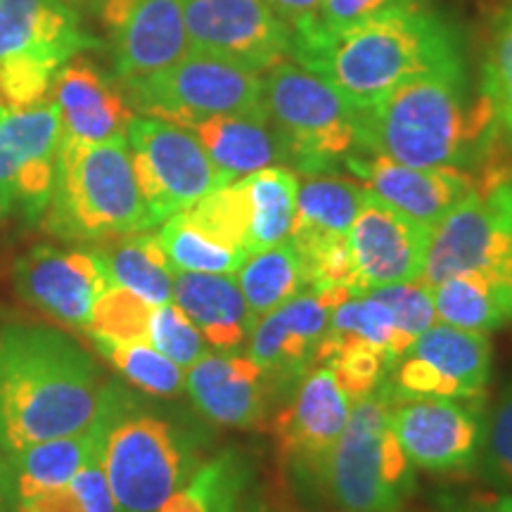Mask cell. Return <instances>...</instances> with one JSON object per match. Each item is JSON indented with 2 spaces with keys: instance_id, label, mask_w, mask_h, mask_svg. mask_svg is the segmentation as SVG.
Returning a JSON list of instances; mask_svg holds the SVG:
<instances>
[{
  "instance_id": "6da1fadb",
  "label": "cell",
  "mask_w": 512,
  "mask_h": 512,
  "mask_svg": "<svg viewBox=\"0 0 512 512\" xmlns=\"http://www.w3.org/2000/svg\"><path fill=\"white\" fill-rule=\"evenodd\" d=\"M356 114L361 155L408 166L477 171L501 147L494 107L465 57L415 76Z\"/></svg>"
},
{
  "instance_id": "7a4b0ae2",
  "label": "cell",
  "mask_w": 512,
  "mask_h": 512,
  "mask_svg": "<svg viewBox=\"0 0 512 512\" xmlns=\"http://www.w3.org/2000/svg\"><path fill=\"white\" fill-rule=\"evenodd\" d=\"M460 57L458 29L422 0L347 27H318L311 19L292 27L290 60L332 83L354 110Z\"/></svg>"
},
{
  "instance_id": "3957f363",
  "label": "cell",
  "mask_w": 512,
  "mask_h": 512,
  "mask_svg": "<svg viewBox=\"0 0 512 512\" xmlns=\"http://www.w3.org/2000/svg\"><path fill=\"white\" fill-rule=\"evenodd\" d=\"M105 387L93 356L72 337L31 320H0L3 456L88 430Z\"/></svg>"
},
{
  "instance_id": "277c9868",
  "label": "cell",
  "mask_w": 512,
  "mask_h": 512,
  "mask_svg": "<svg viewBox=\"0 0 512 512\" xmlns=\"http://www.w3.org/2000/svg\"><path fill=\"white\" fill-rule=\"evenodd\" d=\"M100 411V465L117 512H157L202 465L197 434L150 411L121 384H107Z\"/></svg>"
},
{
  "instance_id": "5b68a950",
  "label": "cell",
  "mask_w": 512,
  "mask_h": 512,
  "mask_svg": "<svg viewBox=\"0 0 512 512\" xmlns=\"http://www.w3.org/2000/svg\"><path fill=\"white\" fill-rule=\"evenodd\" d=\"M41 226L67 242H105L152 230L126 138L62 140L55 185Z\"/></svg>"
},
{
  "instance_id": "8992f818",
  "label": "cell",
  "mask_w": 512,
  "mask_h": 512,
  "mask_svg": "<svg viewBox=\"0 0 512 512\" xmlns=\"http://www.w3.org/2000/svg\"><path fill=\"white\" fill-rule=\"evenodd\" d=\"M477 273L501 294L512 316V166L489 159L475 188L432 228L422 285Z\"/></svg>"
},
{
  "instance_id": "52a82bcc",
  "label": "cell",
  "mask_w": 512,
  "mask_h": 512,
  "mask_svg": "<svg viewBox=\"0 0 512 512\" xmlns=\"http://www.w3.org/2000/svg\"><path fill=\"white\" fill-rule=\"evenodd\" d=\"M266 114L297 174H335L361 155L358 114L332 83L285 60L264 74Z\"/></svg>"
},
{
  "instance_id": "ba28073f",
  "label": "cell",
  "mask_w": 512,
  "mask_h": 512,
  "mask_svg": "<svg viewBox=\"0 0 512 512\" xmlns=\"http://www.w3.org/2000/svg\"><path fill=\"white\" fill-rule=\"evenodd\" d=\"M384 384L351 406L325 472V496L339 512H401L415 491V467L389 425Z\"/></svg>"
},
{
  "instance_id": "9c48e42d",
  "label": "cell",
  "mask_w": 512,
  "mask_h": 512,
  "mask_svg": "<svg viewBox=\"0 0 512 512\" xmlns=\"http://www.w3.org/2000/svg\"><path fill=\"white\" fill-rule=\"evenodd\" d=\"M95 46L64 0H0V107L43 102L64 64Z\"/></svg>"
},
{
  "instance_id": "30bf717a",
  "label": "cell",
  "mask_w": 512,
  "mask_h": 512,
  "mask_svg": "<svg viewBox=\"0 0 512 512\" xmlns=\"http://www.w3.org/2000/svg\"><path fill=\"white\" fill-rule=\"evenodd\" d=\"M121 88L133 110L178 126L221 114H266L264 74L200 50Z\"/></svg>"
},
{
  "instance_id": "8fae6325",
  "label": "cell",
  "mask_w": 512,
  "mask_h": 512,
  "mask_svg": "<svg viewBox=\"0 0 512 512\" xmlns=\"http://www.w3.org/2000/svg\"><path fill=\"white\" fill-rule=\"evenodd\" d=\"M126 143L152 228L228 185L200 140L174 121L136 114Z\"/></svg>"
},
{
  "instance_id": "7c38bea8",
  "label": "cell",
  "mask_w": 512,
  "mask_h": 512,
  "mask_svg": "<svg viewBox=\"0 0 512 512\" xmlns=\"http://www.w3.org/2000/svg\"><path fill=\"white\" fill-rule=\"evenodd\" d=\"M62 140L60 110L53 100L24 110L0 107V219H43Z\"/></svg>"
},
{
  "instance_id": "4fadbf2b",
  "label": "cell",
  "mask_w": 512,
  "mask_h": 512,
  "mask_svg": "<svg viewBox=\"0 0 512 512\" xmlns=\"http://www.w3.org/2000/svg\"><path fill=\"white\" fill-rule=\"evenodd\" d=\"M491 368L494 347L486 332L434 323L392 368L384 389L394 403L425 396L486 399Z\"/></svg>"
},
{
  "instance_id": "5bb4252c",
  "label": "cell",
  "mask_w": 512,
  "mask_h": 512,
  "mask_svg": "<svg viewBox=\"0 0 512 512\" xmlns=\"http://www.w3.org/2000/svg\"><path fill=\"white\" fill-rule=\"evenodd\" d=\"M351 406L342 384L330 368L316 366L297 387L273 422L280 458L306 496H325V472L347 425Z\"/></svg>"
},
{
  "instance_id": "9a60e30c",
  "label": "cell",
  "mask_w": 512,
  "mask_h": 512,
  "mask_svg": "<svg viewBox=\"0 0 512 512\" xmlns=\"http://www.w3.org/2000/svg\"><path fill=\"white\" fill-rule=\"evenodd\" d=\"M486 399L396 401L389 425L415 470L434 475L477 472L486 430Z\"/></svg>"
},
{
  "instance_id": "2e32d148",
  "label": "cell",
  "mask_w": 512,
  "mask_h": 512,
  "mask_svg": "<svg viewBox=\"0 0 512 512\" xmlns=\"http://www.w3.org/2000/svg\"><path fill=\"white\" fill-rule=\"evenodd\" d=\"M190 50L266 74L290 60L292 27L266 0H181Z\"/></svg>"
},
{
  "instance_id": "e0dca14e",
  "label": "cell",
  "mask_w": 512,
  "mask_h": 512,
  "mask_svg": "<svg viewBox=\"0 0 512 512\" xmlns=\"http://www.w3.org/2000/svg\"><path fill=\"white\" fill-rule=\"evenodd\" d=\"M15 290L24 302L46 313L55 323L86 330L93 306L112 278L93 249H57L50 245L31 247L19 256Z\"/></svg>"
},
{
  "instance_id": "ac0fdd59",
  "label": "cell",
  "mask_w": 512,
  "mask_h": 512,
  "mask_svg": "<svg viewBox=\"0 0 512 512\" xmlns=\"http://www.w3.org/2000/svg\"><path fill=\"white\" fill-rule=\"evenodd\" d=\"M432 228L401 214L366 190L347 245L363 292L373 287L420 283L430 252Z\"/></svg>"
},
{
  "instance_id": "d6986e66",
  "label": "cell",
  "mask_w": 512,
  "mask_h": 512,
  "mask_svg": "<svg viewBox=\"0 0 512 512\" xmlns=\"http://www.w3.org/2000/svg\"><path fill=\"white\" fill-rule=\"evenodd\" d=\"M100 24L119 83L162 72L190 50L181 0H102Z\"/></svg>"
},
{
  "instance_id": "ffe728a7",
  "label": "cell",
  "mask_w": 512,
  "mask_h": 512,
  "mask_svg": "<svg viewBox=\"0 0 512 512\" xmlns=\"http://www.w3.org/2000/svg\"><path fill=\"white\" fill-rule=\"evenodd\" d=\"M330 316V306L313 290H304L256 320L247 339V356L264 373L268 394H292L306 373L316 368Z\"/></svg>"
},
{
  "instance_id": "44dd1931",
  "label": "cell",
  "mask_w": 512,
  "mask_h": 512,
  "mask_svg": "<svg viewBox=\"0 0 512 512\" xmlns=\"http://www.w3.org/2000/svg\"><path fill=\"white\" fill-rule=\"evenodd\" d=\"M344 169L389 207L430 228L437 226L477 181L475 171L408 166L380 155H356Z\"/></svg>"
},
{
  "instance_id": "7402d4cb",
  "label": "cell",
  "mask_w": 512,
  "mask_h": 512,
  "mask_svg": "<svg viewBox=\"0 0 512 512\" xmlns=\"http://www.w3.org/2000/svg\"><path fill=\"white\" fill-rule=\"evenodd\" d=\"M50 91L60 110L64 138L76 143L126 138L128 124L136 117L121 83L102 72L91 57H72L57 72Z\"/></svg>"
},
{
  "instance_id": "603a6c76",
  "label": "cell",
  "mask_w": 512,
  "mask_h": 512,
  "mask_svg": "<svg viewBox=\"0 0 512 512\" xmlns=\"http://www.w3.org/2000/svg\"><path fill=\"white\" fill-rule=\"evenodd\" d=\"M185 392L209 422L235 430H254L266 418L264 373L247 354L207 351L185 373Z\"/></svg>"
},
{
  "instance_id": "cb8c5ba5",
  "label": "cell",
  "mask_w": 512,
  "mask_h": 512,
  "mask_svg": "<svg viewBox=\"0 0 512 512\" xmlns=\"http://www.w3.org/2000/svg\"><path fill=\"white\" fill-rule=\"evenodd\" d=\"M174 304L219 354L245 347L256 323L233 275L174 271Z\"/></svg>"
},
{
  "instance_id": "d4e9b609",
  "label": "cell",
  "mask_w": 512,
  "mask_h": 512,
  "mask_svg": "<svg viewBox=\"0 0 512 512\" xmlns=\"http://www.w3.org/2000/svg\"><path fill=\"white\" fill-rule=\"evenodd\" d=\"M102 437H105V415L98 408V415L88 430L38 441L12 456H5L10 505L64 486L88 463L100 460Z\"/></svg>"
},
{
  "instance_id": "484cf974",
  "label": "cell",
  "mask_w": 512,
  "mask_h": 512,
  "mask_svg": "<svg viewBox=\"0 0 512 512\" xmlns=\"http://www.w3.org/2000/svg\"><path fill=\"white\" fill-rule=\"evenodd\" d=\"M185 128L200 140L211 164L228 183L285 164L283 143L268 114H221L192 121Z\"/></svg>"
},
{
  "instance_id": "4316f807",
  "label": "cell",
  "mask_w": 512,
  "mask_h": 512,
  "mask_svg": "<svg viewBox=\"0 0 512 512\" xmlns=\"http://www.w3.org/2000/svg\"><path fill=\"white\" fill-rule=\"evenodd\" d=\"M366 197V185L335 174H316L299 181L297 209L290 230V242L299 259L320 252L323 247L347 240L358 207Z\"/></svg>"
},
{
  "instance_id": "83f0119b",
  "label": "cell",
  "mask_w": 512,
  "mask_h": 512,
  "mask_svg": "<svg viewBox=\"0 0 512 512\" xmlns=\"http://www.w3.org/2000/svg\"><path fill=\"white\" fill-rule=\"evenodd\" d=\"M93 252L105 264L112 285L126 287L152 306L174 299V268L164 256L157 235L147 230L121 235V238L95 242Z\"/></svg>"
},
{
  "instance_id": "f1b7e54d",
  "label": "cell",
  "mask_w": 512,
  "mask_h": 512,
  "mask_svg": "<svg viewBox=\"0 0 512 512\" xmlns=\"http://www.w3.org/2000/svg\"><path fill=\"white\" fill-rule=\"evenodd\" d=\"M254 465L247 453L226 448L204 460L157 512H240L249 501Z\"/></svg>"
},
{
  "instance_id": "f546056e",
  "label": "cell",
  "mask_w": 512,
  "mask_h": 512,
  "mask_svg": "<svg viewBox=\"0 0 512 512\" xmlns=\"http://www.w3.org/2000/svg\"><path fill=\"white\" fill-rule=\"evenodd\" d=\"M249 209V254L290 240L297 209L299 174L275 164L240 178Z\"/></svg>"
},
{
  "instance_id": "4dcf8cb0",
  "label": "cell",
  "mask_w": 512,
  "mask_h": 512,
  "mask_svg": "<svg viewBox=\"0 0 512 512\" xmlns=\"http://www.w3.org/2000/svg\"><path fill=\"white\" fill-rule=\"evenodd\" d=\"M235 275L256 320L309 287L302 259L290 240L249 254Z\"/></svg>"
},
{
  "instance_id": "1f68e13d",
  "label": "cell",
  "mask_w": 512,
  "mask_h": 512,
  "mask_svg": "<svg viewBox=\"0 0 512 512\" xmlns=\"http://www.w3.org/2000/svg\"><path fill=\"white\" fill-rule=\"evenodd\" d=\"M430 290L434 311H437L441 323L453 325V328L486 332V335L512 325L508 304L482 275H451Z\"/></svg>"
},
{
  "instance_id": "d6a6232c",
  "label": "cell",
  "mask_w": 512,
  "mask_h": 512,
  "mask_svg": "<svg viewBox=\"0 0 512 512\" xmlns=\"http://www.w3.org/2000/svg\"><path fill=\"white\" fill-rule=\"evenodd\" d=\"M157 240L171 268L183 273L235 275L249 256L240 249L219 245L216 240H211L183 211L164 221L162 230L157 233Z\"/></svg>"
},
{
  "instance_id": "836d02e7",
  "label": "cell",
  "mask_w": 512,
  "mask_h": 512,
  "mask_svg": "<svg viewBox=\"0 0 512 512\" xmlns=\"http://www.w3.org/2000/svg\"><path fill=\"white\" fill-rule=\"evenodd\" d=\"M479 83L494 107L498 145L512 155V0H503L491 22Z\"/></svg>"
},
{
  "instance_id": "e575fe53",
  "label": "cell",
  "mask_w": 512,
  "mask_h": 512,
  "mask_svg": "<svg viewBox=\"0 0 512 512\" xmlns=\"http://www.w3.org/2000/svg\"><path fill=\"white\" fill-rule=\"evenodd\" d=\"M93 344L133 387L150 396L171 399L185 389V373L171 358L157 351L150 342H112L93 337Z\"/></svg>"
},
{
  "instance_id": "d590c367",
  "label": "cell",
  "mask_w": 512,
  "mask_h": 512,
  "mask_svg": "<svg viewBox=\"0 0 512 512\" xmlns=\"http://www.w3.org/2000/svg\"><path fill=\"white\" fill-rule=\"evenodd\" d=\"M330 328L339 332H354V335L363 337L366 342L375 344L377 349H382L384 354L392 358L394 366L408 354V349L415 342L413 337L396 330L394 318L387 311V306L377 302L375 297H370L368 292L335 306L330 316Z\"/></svg>"
},
{
  "instance_id": "8d00e7d4",
  "label": "cell",
  "mask_w": 512,
  "mask_h": 512,
  "mask_svg": "<svg viewBox=\"0 0 512 512\" xmlns=\"http://www.w3.org/2000/svg\"><path fill=\"white\" fill-rule=\"evenodd\" d=\"M10 512H117V505L100 460H93L64 486L12 503Z\"/></svg>"
},
{
  "instance_id": "74e56055",
  "label": "cell",
  "mask_w": 512,
  "mask_h": 512,
  "mask_svg": "<svg viewBox=\"0 0 512 512\" xmlns=\"http://www.w3.org/2000/svg\"><path fill=\"white\" fill-rule=\"evenodd\" d=\"M155 306L147 304L126 287L112 285L93 306L86 332L112 342H147V325Z\"/></svg>"
},
{
  "instance_id": "f35d334b",
  "label": "cell",
  "mask_w": 512,
  "mask_h": 512,
  "mask_svg": "<svg viewBox=\"0 0 512 512\" xmlns=\"http://www.w3.org/2000/svg\"><path fill=\"white\" fill-rule=\"evenodd\" d=\"M477 472L498 489L512 491V380L503 384L486 411V430Z\"/></svg>"
},
{
  "instance_id": "ab89813d",
  "label": "cell",
  "mask_w": 512,
  "mask_h": 512,
  "mask_svg": "<svg viewBox=\"0 0 512 512\" xmlns=\"http://www.w3.org/2000/svg\"><path fill=\"white\" fill-rule=\"evenodd\" d=\"M147 342L181 368H190L192 363L200 361L209 347L207 339L181 311V306L171 302L152 309L150 325H147Z\"/></svg>"
},
{
  "instance_id": "60d3db41",
  "label": "cell",
  "mask_w": 512,
  "mask_h": 512,
  "mask_svg": "<svg viewBox=\"0 0 512 512\" xmlns=\"http://www.w3.org/2000/svg\"><path fill=\"white\" fill-rule=\"evenodd\" d=\"M370 297L387 306L392 313L396 330L403 335L418 339L427 328L437 323V311H434L432 290L422 283H399L384 285L368 290Z\"/></svg>"
},
{
  "instance_id": "b9f144b4",
  "label": "cell",
  "mask_w": 512,
  "mask_h": 512,
  "mask_svg": "<svg viewBox=\"0 0 512 512\" xmlns=\"http://www.w3.org/2000/svg\"><path fill=\"white\" fill-rule=\"evenodd\" d=\"M411 3H420V0H320L311 22L318 24V27L337 29Z\"/></svg>"
},
{
  "instance_id": "7bdbcfd3",
  "label": "cell",
  "mask_w": 512,
  "mask_h": 512,
  "mask_svg": "<svg viewBox=\"0 0 512 512\" xmlns=\"http://www.w3.org/2000/svg\"><path fill=\"white\" fill-rule=\"evenodd\" d=\"M434 512H496L494 496L465 494V491L441 489L432 496Z\"/></svg>"
},
{
  "instance_id": "ee69618b",
  "label": "cell",
  "mask_w": 512,
  "mask_h": 512,
  "mask_svg": "<svg viewBox=\"0 0 512 512\" xmlns=\"http://www.w3.org/2000/svg\"><path fill=\"white\" fill-rule=\"evenodd\" d=\"M266 3L271 5L290 27H297L304 19H311L316 15L320 0H266Z\"/></svg>"
},
{
  "instance_id": "f6af8a7d",
  "label": "cell",
  "mask_w": 512,
  "mask_h": 512,
  "mask_svg": "<svg viewBox=\"0 0 512 512\" xmlns=\"http://www.w3.org/2000/svg\"><path fill=\"white\" fill-rule=\"evenodd\" d=\"M0 512H10L8 477H5V456H3V451H0Z\"/></svg>"
},
{
  "instance_id": "bcb514c9",
  "label": "cell",
  "mask_w": 512,
  "mask_h": 512,
  "mask_svg": "<svg viewBox=\"0 0 512 512\" xmlns=\"http://www.w3.org/2000/svg\"><path fill=\"white\" fill-rule=\"evenodd\" d=\"M494 510L496 512H512V494L494 496Z\"/></svg>"
},
{
  "instance_id": "7dc6e473",
  "label": "cell",
  "mask_w": 512,
  "mask_h": 512,
  "mask_svg": "<svg viewBox=\"0 0 512 512\" xmlns=\"http://www.w3.org/2000/svg\"><path fill=\"white\" fill-rule=\"evenodd\" d=\"M240 512H278V510L268 508L266 503H252V498H249V501H247L245 505H242Z\"/></svg>"
},
{
  "instance_id": "c3c4849f",
  "label": "cell",
  "mask_w": 512,
  "mask_h": 512,
  "mask_svg": "<svg viewBox=\"0 0 512 512\" xmlns=\"http://www.w3.org/2000/svg\"><path fill=\"white\" fill-rule=\"evenodd\" d=\"M64 3H79V0H64Z\"/></svg>"
}]
</instances>
